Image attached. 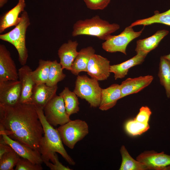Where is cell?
Segmentation results:
<instances>
[{"mask_svg":"<svg viewBox=\"0 0 170 170\" xmlns=\"http://www.w3.org/2000/svg\"><path fill=\"white\" fill-rule=\"evenodd\" d=\"M0 132L40 152L44 133L36 107L32 103L14 106L0 104Z\"/></svg>","mask_w":170,"mask_h":170,"instance_id":"obj_1","label":"cell"},{"mask_svg":"<svg viewBox=\"0 0 170 170\" xmlns=\"http://www.w3.org/2000/svg\"><path fill=\"white\" fill-rule=\"evenodd\" d=\"M36 107L44 133L40 150L43 162L51 160L53 163L56 153H58L70 165H74L75 162L65 149L57 129H54L47 122L43 109Z\"/></svg>","mask_w":170,"mask_h":170,"instance_id":"obj_2","label":"cell"},{"mask_svg":"<svg viewBox=\"0 0 170 170\" xmlns=\"http://www.w3.org/2000/svg\"><path fill=\"white\" fill-rule=\"evenodd\" d=\"M120 27L118 24H110L96 15L90 19L76 21L73 26L72 36L73 37L81 35L91 36L105 41Z\"/></svg>","mask_w":170,"mask_h":170,"instance_id":"obj_3","label":"cell"},{"mask_svg":"<svg viewBox=\"0 0 170 170\" xmlns=\"http://www.w3.org/2000/svg\"><path fill=\"white\" fill-rule=\"evenodd\" d=\"M20 22L11 31L0 35V39L13 45L17 50L19 61L22 65H26L28 57L26 46V33L30 25V19L27 11H23L20 15Z\"/></svg>","mask_w":170,"mask_h":170,"instance_id":"obj_4","label":"cell"},{"mask_svg":"<svg viewBox=\"0 0 170 170\" xmlns=\"http://www.w3.org/2000/svg\"><path fill=\"white\" fill-rule=\"evenodd\" d=\"M102 88L98 81L86 75H78L73 92L77 96L85 100L91 107H99Z\"/></svg>","mask_w":170,"mask_h":170,"instance_id":"obj_5","label":"cell"},{"mask_svg":"<svg viewBox=\"0 0 170 170\" xmlns=\"http://www.w3.org/2000/svg\"><path fill=\"white\" fill-rule=\"evenodd\" d=\"M57 129L63 143L71 149L89 133L88 123L84 121L78 119L71 120L60 126Z\"/></svg>","mask_w":170,"mask_h":170,"instance_id":"obj_6","label":"cell"},{"mask_svg":"<svg viewBox=\"0 0 170 170\" xmlns=\"http://www.w3.org/2000/svg\"><path fill=\"white\" fill-rule=\"evenodd\" d=\"M144 29L135 31L130 26L127 27L117 35H112L102 43V48L107 52L113 53L120 52L127 55L126 48L133 40L139 37Z\"/></svg>","mask_w":170,"mask_h":170,"instance_id":"obj_7","label":"cell"},{"mask_svg":"<svg viewBox=\"0 0 170 170\" xmlns=\"http://www.w3.org/2000/svg\"><path fill=\"white\" fill-rule=\"evenodd\" d=\"M43 111L47 121L53 126L62 125L71 120L60 95H55L44 106Z\"/></svg>","mask_w":170,"mask_h":170,"instance_id":"obj_8","label":"cell"},{"mask_svg":"<svg viewBox=\"0 0 170 170\" xmlns=\"http://www.w3.org/2000/svg\"><path fill=\"white\" fill-rule=\"evenodd\" d=\"M22 92L20 81L11 80L0 82V104L14 106L20 103Z\"/></svg>","mask_w":170,"mask_h":170,"instance_id":"obj_9","label":"cell"},{"mask_svg":"<svg viewBox=\"0 0 170 170\" xmlns=\"http://www.w3.org/2000/svg\"><path fill=\"white\" fill-rule=\"evenodd\" d=\"M136 160L144 164L147 169L170 170V155L162 152L146 151L141 153Z\"/></svg>","mask_w":170,"mask_h":170,"instance_id":"obj_10","label":"cell"},{"mask_svg":"<svg viewBox=\"0 0 170 170\" xmlns=\"http://www.w3.org/2000/svg\"><path fill=\"white\" fill-rule=\"evenodd\" d=\"M0 138L10 146L21 157L27 159L34 164L43 162L40 152L18 140L11 139L3 132H0Z\"/></svg>","mask_w":170,"mask_h":170,"instance_id":"obj_11","label":"cell"},{"mask_svg":"<svg viewBox=\"0 0 170 170\" xmlns=\"http://www.w3.org/2000/svg\"><path fill=\"white\" fill-rule=\"evenodd\" d=\"M110 65L108 59L95 54L89 61L87 72L91 78L98 81L106 80L110 75Z\"/></svg>","mask_w":170,"mask_h":170,"instance_id":"obj_12","label":"cell"},{"mask_svg":"<svg viewBox=\"0 0 170 170\" xmlns=\"http://www.w3.org/2000/svg\"><path fill=\"white\" fill-rule=\"evenodd\" d=\"M19 80L18 72L9 51L0 44V82Z\"/></svg>","mask_w":170,"mask_h":170,"instance_id":"obj_13","label":"cell"},{"mask_svg":"<svg viewBox=\"0 0 170 170\" xmlns=\"http://www.w3.org/2000/svg\"><path fill=\"white\" fill-rule=\"evenodd\" d=\"M32 71L30 67L26 65L22 66L18 70L19 80L22 88L20 103H31L36 85L32 76Z\"/></svg>","mask_w":170,"mask_h":170,"instance_id":"obj_14","label":"cell"},{"mask_svg":"<svg viewBox=\"0 0 170 170\" xmlns=\"http://www.w3.org/2000/svg\"><path fill=\"white\" fill-rule=\"evenodd\" d=\"M153 79V76L150 75L127 78L120 85L121 99L127 95L140 92L149 86Z\"/></svg>","mask_w":170,"mask_h":170,"instance_id":"obj_15","label":"cell"},{"mask_svg":"<svg viewBox=\"0 0 170 170\" xmlns=\"http://www.w3.org/2000/svg\"><path fill=\"white\" fill-rule=\"evenodd\" d=\"M26 6L25 0H18L15 6L2 15L0 18V33L8 28L16 26L20 22L21 17L19 15L25 11Z\"/></svg>","mask_w":170,"mask_h":170,"instance_id":"obj_16","label":"cell"},{"mask_svg":"<svg viewBox=\"0 0 170 170\" xmlns=\"http://www.w3.org/2000/svg\"><path fill=\"white\" fill-rule=\"evenodd\" d=\"M57 85L50 87L45 83L36 85L34 89L31 103L37 107L43 109L48 102L55 95Z\"/></svg>","mask_w":170,"mask_h":170,"instance_id":"obj_17","label":"cell"},{"mask_svg":"<svg viewBox=\"0 0 170 170\" xmlns=\"http://www.w3.org/2000/svg\"><path fill=\"white\" fill-rule=\"evenodd\" d=\"M78 44L77 41L70 40L60 47L58 54L63 69L71 71L72 64L78 53L77 51Z\"/></svg>","mask_w":170,"mask_h":170,"instance_id":"obj_18","label":"cell"},{"mask_svg":"<svg viewBox=\"0 0 170 170\" xmlns=\"http://www.w3.org/2000/svg\"><path fill=\"white\" fill-rule=\"evenodd\" d=\"M148 54L139 52L131 59L120 64L110 65V72L114 74L115 80L124 78L128 74L129 69L141 64Z\"/></svg>","mask_w":170,"mask_h":170,"instance_id":"obj_19","label":"cell"},{"mask_svg":"<svg viewBox=\"0 0 170 170\" xmlns=\"http://www.w3.org/2000/svg\"><path fill=\"white\" fill-rule=\"evenodd\" d=\"M120 85L114 84L109 87L102 89L99 108L106 111L115 106L118 100L121 99Z\"/></svg>","mask_w":170,"mask_h":170,"instance_id":"obj_20","label":"cell"},{"mask_svg":"<svg viewBox=\"0 0 170 170\" xmlns=\"http://www.w3.org/2000/svg\"><path fill=\"white\" fill-rule=\"evenodd\" d=\"M169 32L167 30H160L149 37L137 40L135 49L136 53L142 52L148 54L158 46L161 41Z\"/></svg>","mask_w":170,"mask_h":170,"instance_id":"obj_21","label":"cell"},{"mask_svg":"<svg viewBox=\"0 0 170 170\" xmlns=\"http://www.w3.org/2000/svg\"><path fill=\"white\" fill-rule=\"evenodd\" d=\"M95 53V49L91 46L81 49L72 64L71 71V73L78 75L82 71L87 72L89 61Z\"/></svg>","mask_w":170,"mask_h":170,"instance_id":"obj_22","label":"cell"},{"mask_svg":"<svg viewBox=\"0 0 170 170\" xmlns=\"http://www.w3.org/2000/svg\"><path fill=\"white\" fill-rule=\"evenodd\" d=\"M158 75L167 97L170 98V61L163 56L160 57Z\"/></svg>","mask_w":170,"mask_h":170,"instance_id":"obj_23","label":"cell"},{"mask_svg":"<svg viewBox=\"0 0 170 170\" xmlns=\"http://www.w3.org/2000/svg\"><path fill=\"white\" fill-rule=\"evenodd\" d=\"M59 95L63 99L66 112L69 116L78 113L80 109L79 103L77 96L73 92L66 87Z\"/></svg>","mask_w":170,"mask_h":170,"instance_id":"obj_24","label":"cell"},{"mask_svg":"<svg viewBox=\"0 0 170 170\" xmlns=\"http://www.w3.org/2000/svg\"><path fill=\"white\" fill-rule=\"evenodd\" d=\"M161 23L170 26V9L162 13L155 12V14L148 18L138 20L132 23L130 26H144L155 23Z\"/></svg>","mask_w":170,"mask_h":170,"instance_id":"obj_25","label":"cell"},{"mask_svg":"<svg viewBox=\"0 0 170 170\" xmlns=\"http://www.w3.org/2000/svg\"><path fill=\"white\" fill-rule=\"evenodd\" d=\"M122 157V162L120 170H144L147 168L143 164L133 159L129 155L124 145H122L120 150Z\"/></svg>","mask_w":170,"mask_h":170,"instance_id":"obj_26","label":"cell"},{"mask_svg":"<svg viewBox=\"0 0 170 170\" xmlns=\"http://www.w3.org/2000/svg\"><path fill=\"white\" fill-rule=\"evenodd\" d=\"M52 61L40 59L37 68L32 72V76L36 85L46 83Z\"/></svg>","mask_w":170,"mask_h":170,"instance_id":"obj_27","label":"cell"},{"mask_svg":"<svg viewBox=\"0 0 170 170\" xmlns=\"http://www.w3.org/2000/svg\"><path fill=\"white\" fill-rule=\"evenodd\" d=\"M63 68L60 63L55 60L52 61L46 84L49 86L57 85L58 83L63 80L66 76L63 71Z\"/></svg>","mask_w":170,"mask_h":170,"instance_id":"obj_28","label":"cell"},{"mask_svg":"<svg viewBox=\"0 0 170 170\" xmlns=\"http://www.w3.org/2000/svg\"><path fill=\"white\" fill-rule=\"evenodd\" d=\"M150 128L149 123L140 122L134 119L128 121L125 128L126 132L132 136L140 135L147 131Z\"/></svg>","mask_w":170,"mask_h":170,"instance_id":"obj_29","label":"cell"},{"mask_svg":"<svg viewBox=\"0 0 170 170\" xmlns=\"http://www.w3.org/2000/svg\"><path fill=\"white\" fill-rule=\"evenodd\" d=\"M20 157L14 150L5 153L0 158V170H13Z\"/></svg>","mask_w":170,"mask_h":170,"instance_id":"obj_30","label":"cell"},{"mask_svg":"<svg viewBox=\"0 0 170 170\" xmlns=\"http://www.w3.org/2000/svg\"><path fill=\"white\" fill-rule=\"evenodd\" d=\"M41 164H34L29 160L20 157L17 164L15 170H42Z\"/></svg>","mask_w":170,"mask_h":170,"instance_id":"obj_31","label":"cell"},{"mask_svg":"<svg viewBox=\"0 0 170 170\" xmlns=\"http://www.w3.org/2000/svg\"><path fill=\"white\" fill-rule=\"evenodd\" d=\"M88 8L94 10H103L105 8L110 0H83Z\"/></svg>","mask_w":170,"mask_h":170,"instance_id":"obj_32","label":"cell"},{"mask_svg":"<svg viewBox=\"0 0 170 170\" xmlns=\"http://www.w3.org/2000/svg\"><path fill=\"white\" fill-rule=\"evenodd\" d=\"M151 114V111L147 106H142L134 119L141 122L149 123V121Z\"/></svg>","mask_w":170,"mask_h":170,"instance_id":"obj_33","label":"cell"},{"mask_svg":"<svg viewBox=\"0 0 170 170\" xmlns=\"http://www.w3.org/2000/svg\"><path fill=\"white\" fill-rule=\"evenodd\" d=\"M46 165L51 170H71L68 167L63 165L60 163L58 159V157L55 160L54 163L49 162H44Z\"/></svg>","mask_w":170,"mask_h":170,"instance_id":"obj_34","label":"cell"},{"mask_svg":"<svg viewBox=\"0 0 170 170\" xmlns=\"http://www.w3.org/2000/svg\"><path fill=\"white\" fill-rule=\"evenodd\" d=\"M12 148L9 145L5 143L0 138V158L5 153L13 150Z\"/></svg>","mask_w":170,"mask_h":170,"instance_id":"obj_35","label":"cell"},{"mask_svg":"<svg viewBox=\"0 0 170 170\" xmlns=\"http://www.w3.org/2000/svg\"><path fill=\"white\" fill-rule=\"evenodd\" d=\"M8 0H0V8H2L7 3Z\"/></svg>","mask_w":170,"mask_h":170,"instance_id":"obj_36","label":"cell"},{"mask_svg":"<svg viewBox=\"0 0 170 170\" xmlns=\"http://www.w3.org/2000/svg\"><path fill=\"white\" fill-rule=\"evenodd\" d=\"M164 57L170 61V54H168L163 56Z\"/></svg>","mask_w":170,"mask_h":170,"instance_id":"obj_37","label":"cell"}]
</instances>
